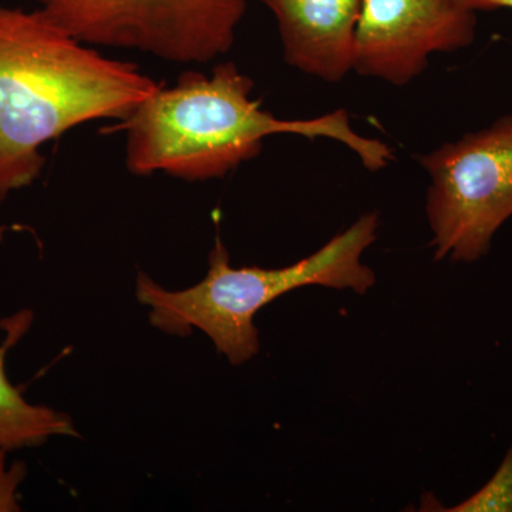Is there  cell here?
<instances>
[{
  "instance_id": "cell-1",
  "label": "cell",
  "mask_w": 512,
  "mask_h": 512,
  "mask_svg": "<svg viewBox=\"0 0 512 512\" xmlns=\"http://www.w3.org/2000/svg\"><path fill=\"white\" fill-rule=\"evenodd\" d=\"M160 86L136 64L84 46L42 9L0 5V202L39 178L46 143L87 121L124 120Z\"/></svg>"
},
{
  "instance_id": "cell-2",
  "label": "cell",
  "mask_w": 512,
  "mask_h": 512,
  "mask_svg": "<svg viewBox=\"0 0 512 512\" xmlns=\"http://www.w3.org/2000/svg\"><path fill=\"white\" fill-rule=\"evenodd\" d=\"M254 82L224 62L211 76L187 72L163 84L111 131H126V165L134 175L165 173L187 181L221 178L258 156L266 137L295 134L338 141L370 171L393 161L392 148L363 137L346 110L318 119L281 120L252 100Z\"/></svg>"
},
{
  "instance_id": "cell-3",
  "label": "cell",
  "mask_w": 512,
  "mask_h": 512,
  "mask_svg": "<svg viewBox=\"0 0 512 512\" xmlns=\"http://www.w3.org/2000/svg\"><path fill=\"white\" fill-rule=\"evenodd\" d=\"M379 214L362 215L315 254L285 268H232L217 238L204 279L184 291H167L150 276H137V299L150 306V322L168 335L188 336L201 330L234 366L259 352L256 313L279 296L302 286L320 285L366 293L376 275L362 264V255L377 238Z\"/></svg>"
},
{
  "instance_id": "cell-4",
  "label": "cell",
  "mask_w": 512,
  "mask_h": 512,
  "mask_svg": "<svg viewBox=\"0 0 512 512\" xmlns=\"http://www.w3.org/2000/svg\"><path fill=\"white\" fill-rule=\"evenodd\" d=\"M437 261L476 262L512 217V114L420 157Z\"/></svg>"
},
{
  "instance_id": "cell-5",
  "label": "cell",
  "mask_w": 512,
  "mask_h": 512,
  "mask_svg": "<svg viewBox=\"0 0 512 512\" xmlns=\"http://www.w3.org/2000/svg\"><path fill=\"white\" fill-rule=\"evenodd\" d=\"M84 45L150 53L173 63L227 55L248 0H35Z\"/></svg>"
},
{
  "instance_id": "cell-6",
  "label": "cell",
  "mask_w": 512,
  "mask_h": 512,
  "mask_svg": "<svg viewBox=\"0 0 512 512\" xmlns=\"http://www.w3.org/2000/svg\"><path fill=\"white\" fill-rule=\"evenodd\" d=\"M476 32L477 12L457 0H362L353 70L404 86L427 69L431 55L470 46Z\"/></svg>"
},
{
  "instance_id": "cell-7",
  "label": "cell",
  "mask_w": 512,
  "mask_h": 512,
  "mask_svg": "<svg viewBox=\"0 0 512 512\" xmlns=\"http://www.w3.org/2000/svg\"><path fill=\"white\" fill-rule=\"evenodd\" d=\"M274 13L285 62L326 83L353 70L362 0H259Z\"/></svg>"
},
{
  "instance_id": "cell-8",
  "label": "cell",
  "mask_w": 512,
  "mask_h": 512,
  "mask_svg": "<svg viewBox=\"0 0 512 512\" xmlns=\"http://www.w3.org/2000/svg\"><path fill=\"white\" fill-rule=\"evenodd\" d=\"M32 313L20 312L6 319V339L0 345V450L39 447L50 437H77L76 427L67 414L47 406L29 403L6 375V355L28 332Z\"/></svg>"
},
{
  "instance_id": "cell-9",
  "label": "cell",
  "mask_w": 512,
  "mask_h": 512,
  "mask_svg": "<svg viewBox=\"0 0 512 512\" xmlns=\"http://www.w3.org/2000/svg\"><path fill=\"white\" fill-rule=\"evenodd\" d=\"M450 512H512V446L493 478Z\"/></svg>"
},
{
  "instance_id": "cell-10",
  "label": "cell",
  "mask_w": 512,
  "mask_h": 512,
  "mask_svg": "<svg viewBox=\"0 0 512 512\" xmlns=\"http://www.w3.org/2000/svg\"><path fill=\"white\" fill-rule=\"evenodd\" d=\"M6 458L8 451L0 450V512H18L22 510L18 490L28 476V466L23 461L8 466Z\"/></svg>"
},
{
  "instance_id": "cell-11",
  "label": "cell",
  "mask_w": 512,
  "mask_h": 512,
  "mask_svg": "<svg viewBox=\"0 0 512 512\" xmlns=\"http://www.w3.org/2000/svg\"><path fill=\"white\" fill-rule=\"evenodd\" d=\"M464 8L481 12V10H495L512 8V0H457Z\"/></svg>"
}]
</instances>
